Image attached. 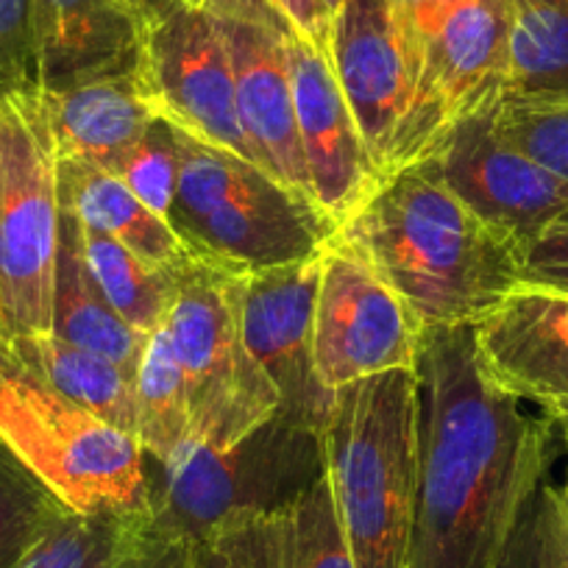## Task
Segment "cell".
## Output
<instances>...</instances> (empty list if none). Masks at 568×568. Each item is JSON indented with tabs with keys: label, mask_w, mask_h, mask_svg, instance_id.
Wrapping results in <instances>:
<instances>
[{
	"label": "cell",
	"mask_w": 568,
	"mask_h": 568,
	"mask_svg": "<svg viewBox=\"0 0 568 568\" xmlns=\"http://www.w3.org/2000/svg\"><path fill=\"white\" fill-rule=\"evenodd\" d=\"M0 346L7 348V335H3V315H0ZM9 352V348H7Z\"/></svg>",
	"instance_id": "cell-41"
},
{
	"label": "cell",
	"mask_w": 568,
	"mask_h": 568,
	"mask_svg": "<svg viewBox=\"0 0 568 568\" xmlns=\"http://www.w3.org/2000/svg\"><path fill=\"white\" fill-rule=\"evenodd\" d=\"M518 282L568 296V221L549 226L521 251Z\"/></svg>",
	"instance_id": "cell-33"
},
{
	"label": "cell",
	"mask_w": 568,
	"mask_h": 568,
	"mask_svg": "<svg viewBox=\"0 0 568 568\" xmlns=\"http://www.w3.org/2000/svg\"><path fill=\"white\" fill-rule=\"evenodd\" d=\"M136 440L154 466L171 468L193 446L187 379L165 324L151 332L134 374Z\"/></svg>",
	"instance_id": "cell-24"
},
{
	"label": "cell",
	"mask_w": 568,
	"mask_h": 568,
	"mask_svg": "<svg viewBox=\"0 0 568 568\" xmlns=\"http://www.w3.org/2000/svg\"><path fill=\"white\" fill-rule=\"evenodd\" d=\"M68 212V210H64ZM70 215V212H68ZM73 217V215H70ZM75 240L92 282L114 313L142 335L160 329L168 321L179 287V271L142 260L131 248L101 232L81 226L73 217Z\"/></svg>",
	"instance_id": "cell-25"
},
{
	"label": "cell",
	"mask_w": 568,
	"mask_h": 568,
	"mask_svg": "<svg viewBox=\"0 0 568 568\" xmlns=\"http://www.w3.org/2000/svg\"><path fill=\"white\" fill-rule=\"evenodd\" d=\"M9 363V352L3 346H0V365H7Z\"/></svg>",
	"instance_id": "cell-42"
},
{
	"label": "cell",
	"mask_w": 568,
	"mask_h": 568,
	"mask_svg": "<svg viewBox=\"0 0 568 568\" xmlns=\"http://www.w3.org/2000/svg\"><path fill=\"white\" fill-rule=\"evenodd\" d=\"M457 3L460 0H393L413 51H418L420 42L429 40L440 29V23L449 18Z\"/></svg>",
	"instance_id": "cell-37"
},
{
	"label": "cell",
	"mask_w": 568,
	"mask_h": 568,
	"mask_svg": "<svg viewBox=\"0 0 568 568\" xmlns=\"http://www.w3.org/2000/svg\"><path fill=\"white\" fill-rule=\"evenodd\" d=\"M64 507L0 444V568H14Z\"/></svg>",
	"instance_id": "cell-28"
},
{
	"label": "cell",
	"mask_w": 568,
	"mask_h": 568,
	"mask_svg": "<svg viewBox=\"0 0 568 568\" xmlns=\"http://www.w3.org/2000/svg\"><path fill=\"white\" fill-rule=\"evenodd\" d=\"M59 245V149L42 92H0V315L7 348L14 337L51 332Z\"/></svg>",
	"instance_id": "cell-7"
},
{
	"label": "cell",
	"mask_w": 568,
	"mask_h": 568,
	"mask_svg": "<svg viewBox=\"0 0 568 568\" xmlns=\"http://www.w3.org/2000/svg\"><path fill=\"white\" fill-rule=\"evenodd\" d=\"M418 505L407 568H496L555 457V420L501 390L471 326L426 329L418 363Z\"/></svg>",
	"instance_id": "cell-1"
},
{
	"label": "cell",
	"mask_w": 568,
	"mask_h": 568,
	"mask_svg": "<svg viewBox=\"0 0 568 568\" xmlns=\"http://www.w3.org/2000/svg\"><path fill=\"white\" fill-rule=\"evenodd\" d=\"M490 109L452 125L424 165L524 251L546 229L568 221V182L507 145L494 131Z\"/></svg>",
	"instance_id": "cell-12"
},
{
	"label": "cell",
	"mask_w": 568,
	"mask_h": 568,
	"mask_svg": "<svg viewBox=\"0 0 568 568\" xmlns=\"http://www.w3.org/2000/svg\"><path fill=\"white\" fill-rule=\"evenodd\" d=\"M496 568H560L555 529V488L540 485L513 529Z\"/></svg>",
	"instance_id": "cell-32"
},
{
	"label": "cell",
	"mask_w": 568,
	"mask_h": 568,
	"mask_svg": "<svg viewBox=\"0 0 568 568\" xmlns=\"http://www.w3.org/2000/svg\"><path fill=\"white\" fill-rule=\"evenodd\" d=\"M109 171L145 206L168 221L179 184V140L168 120L156 118Z\"/></svg>",
	"instance_id": "cell-30"
},
{
	"label": "cell",
	"mask_w": 568,
	"mask_h": 568,
	"mask_svg": "<svg viewBox=\"0 0 568 568\" xmlns=\"http://www.w3.org/2000/svg\"><path fill=\"white\" fill-rule=\"evenodd\" d=\"M329 62L365 149L385 176L418 81L415 51L393 0H343L332 12Z\"/></svg>",
	"instance_id": "cell-14"
},
{
	"label": "cell",
	"mask_w": 568,
	"mask_h": 568,
	"mask_svg": "<svg viewBox=\"0 0 568 568\" xmlns=\"http://www.w3.org/2000/svg\"><path fill=\"white\" fill-rule=\"evenodd\" d=\"M490 123L507 145L568 182V101L501 98L490 109Z\"/></svg>",
	"instance_id": "cell-29"
},
{
	"label": "cell",
	"mask_w": 568,
	"mask_h": 568,
	"mask_svg": "<svg viewBox=\"0 0 568 568\" xmlns=\"http://www.w3.org/2000/svg\"><path fill=\"white\" fill-rule=\"evenodd\" d=\"M273 7L284 14V20L304 42L329 57L332 12L324 7V0H273Z\"/></svg>",
	"instance_id": "cell-36"
},
{
	"label": "cell",
	"mask_w": 568,
	"mask_h": 568,
	"mask_svg": "<svg viewBox=\"0 0 568 568\" xmlns=\"http://www.w3.org/2000/svg\"><path fill=\"white\" fill-rule=\"evenodd\" d=\"M9 363L136 438L134 379L112 359L70 346L53 332H45L14 337L9 343Z\"/></svg>",
	"instance_id": "cell-22"
},
{
	"label": "cell",
	"mask_w": 568,
	"mask_h": 568,
	"mask_svg": "<svg viewBox=\"0 0 568 568\" xmlns=\"http://www.w3.org/2000/svg\"><path fill=\"white\" fill-rule=\"evenodd\" d=\"M485 374L555 424H568V296L518 282L471 326Z\"/></svg>",
	"instance_id": "cell-16"
},
{
	"label": "cell",
	"mask_w": 568,
	"mask_h": 568,
	"mask_svg": "<svg viewBox=\"0 0 568 568\" xmlns=\"http://www.w3.org/2000/svg\"><path fill=\"white\" fill-rule=\"evenodd\" d=\"M560 496H562V501H566V505H568V477H566V485H562Z\"/></svg>",
	"instance_id": "cell-43"
},
{
	"label": "cell",
	"mask_w": 568,
	"mask_h": 568,
	"mask_svg": "<svg viewBox=\"0 0 568 568\" xmlns=\"http://www.w3.org/2000/svg\"><path fill=\"white\" fill-rule=\"evenodd\" d=\"M337 234L390 284L424 332L474 326L518 284V245L424 162L382 176Z\"/></svg>",
	"instance_id": "cell-2"
},
{
	"label": "cell",
	"mask_w": 568,
	"mask_h": 568,
	"mask_svg": "<svg viewBox=\"0 0 568 568\" xmlns=\"http://www.w3.org/2000/svg\"><path fill=\"white\" fill-rule=\"evenodd\" d=\"M12 90H40L31 0H0V92Z\"/></svg>",
	"instance_id": "cell-31"
},
{
	"label": "cell",
	"mask_w": 568,
	"mask_h": 568,
	"mask_svg": "<svg viewBox=\"0 0 568 568\" xmlns=\"http://www.w3.org/2000/svg\"><path fill=\"white\" fill-rule=\"evenodd\" d=\"M555 529L557 549H560V568H568V505L562 501L560 490L555 488Z\"/></svg>",
	"instance_id": "cell-38"
},
{
	"label": "cell",
	"mask_w": 568,
	"mask_h": 568,
	"mask_svg": "<svg viewBox=\"0 0 568 568\" xmlns=\"http://www.w3.org/2000/svg\"><path fill=\"white\" fill-rule=\"evenodd\" d=\"M324 251L271 271L243 273L240 326L251 357L278 393V413L324 435L335 393L321 385L313 357L315 298Z\"/></svg>",
	"instance_id": "cell-13"
},
{
	"label": "cell",
	"mask_w": 568,
	"mask_h": 568,
	"mask_svg": "<svg viewBox=\"0 0 568 568\" xmlns=\"http://www.w3.org/2000/svg\"><path fill=\"white\" fill-rule=\"evenodd\" d=\"M136 75L156 118L262 168L240 123L221 20L179 0H140Z\"/></svg>",
	"instance_id": "cell-9"
},
{
	"label": "cell",
	"mask_w": 568,
	"mask_h": 568,
	"mask_svg": "<svg viewBox=\"0 0 568 568\" xmlns=\"http://www.w3.org/2000/svg\"><path fill=\"white\" fill-rule=\"evenodd\" d=\"M424 329L390 284L341 234L321 262L313 357L326 390L387 371H415Z\"/></svg>",
	"instance_id": "cell-11"
},
{
	"label": "cell",
	"mask_w": 568,
	"mask_h": 568,
	"mask_svg": "<svg viewBox=\"0 0 568 568\" xmlns=\"http://www.w3.org/2000/svg\"><path fill=\"white\" fill-rule=\"evenodd\" d=\"M0 444L73 513L149 516L140 440L12 363L0 365Z\"/></svg>",
	"instance_id": "cell-6"
},
{
	"label": "cell",
	"mask_w": 568,
	"mask_h": 568,
	"mask_svg": "<svg viewBox=\"0 0 568 568\" xmlns=\"http://www.w3.org/2000/svg\"><path fill=\"white\" fill-rule=\"evenodd\" d=\"M240 282L243 273L195 254L179 271L165 329L187 379L193 446H229L278 413L276 387L243 341Z\"/></svg>",
	"instance_id": "cell-8"
},
{
	"label": "cell",
	"mask_w": 568,
	"mask_h": 568,
	"mask_svg": "<svg viewBox=\"0 0 568 568\" xmlns=\"http://www.w3.org/2000/svg\"><path fill=\"white\" fill-rule=\"evenodd\" d=\"M53 335L59 341L95 352L112 359L134 379L142 348L149 335L125 324L112 304L101 296L84 265L75 240L73 217L62 206V245L57 262V291H53Z\"/></svg>",
	"instance_id": "cell-23"
},
{
	"label": "cell",
	"mask_w": 568,
	"mask_h": 568,
	"mask_svg": "<svg viewBox=\"0 0 568 568\" xmlns=\"http://www.w3.org/2000/svg\"><path fill=\"white\" fill-rule=\"evenodd\" d=\"M296 101L298 140L318 210L341 226L382 179L365 149L329 57L298 34L284 37Z\"/></svg>",
	"instance_id": "cell-15"
},
{
	"label": "cell",
	"mask_w": 568,
	"mask_h": 568,
	"mask_svg": "<svg viewBox=\"0 0 568 568\" xmlns=\"http://www.w3.org/2000/svg\"><path fill=\"white\" fill-rule=\"evenodd\" d=\"M199 555L201 546L160 532L140 518L120 568H199Z\"/></svg>",
	"instance_id": "cell-34"
},
{
	"label": "cell",
	"mask_w": 568,
	"mask_h": 568,
	"mask_svg": "<svg viewBox=\"0 0 568 568\" xmlns=\"http://www.w3.org/2000/svg\"><path fill=\"white\" fill-rule=\"evenodd\" d=\"M199 568H234V566L226 560V557L217 555L215 549H210V546H201Z\"/></svg>",
	"instance_id": "cell-39"
},
{
	"label": "cell",
	"mask_w": 568,
	"mask_h": 568,
	"mask_svg": "<svg viewBox=\"0 0 568 568\" xmlns=\"http://www.w3.org/2000/svg\"><path fill=\"white\" fill-rule=\"evenodd\" d=\"M40 90H59L136 59L140 0H31Z\"/></svg>",
	"instance_id": "cell-19"
},
{
	"label": "cell",
	"mask_w": 568,
	"mask_h": 568,
	"mask_svg": "<svg viewBox=\"0 0 568 568\" xmlns=\"http://www.w3.org/2000/svg\"><path fill=\"white\" fill-rule=\"evenodd\" d=\"M505 98L568 101V0H513Z\"/></svg>",
	"instance_id": "cell-26"
},
{
	"label": "cell",
	"mask_w": 568,
	"mask_h": 568,
	"mask_svg": "<svg viewBox=\"0 0 568 568\" xmlns=\"http://www.w3.org/2000/svg\"><path fill=\"white\" fill-rule=\"evenodd\" d=\"M206 546L234 568H354L326 474L287 507L245 518Z\"/></svg>",
	"instance_id": "cell-20"
},
{
	"label": "cell",
	"mask_w": 568,
	"mask_h": 568,
	"mask_svg": "<svg viewBox=\"0 0 568 568\" xmlns=\"http://www.w3.org/2000/svg\"><path fill=\"white\" fill-rule=\"evenodd\" d=\"M234 73V101L251 149L267 173L313 201L284 37L251 23H221Z\"/></svg>",
	"instance_id": "cell-17"
},
{
	"label": "cell",
	"mask_w": 568,
	"mask_h": 568,
	"mask_svg": "<svg viewBox=\"0 0 568 568\" xmlns=\"http://www.w3.org/2000/svg\"><path fill=\"white\" fill-rule=\"evenodd\" d=\"M184 7L204 12L221 23H251L262 26L267 31H276L282 37H291L296 31L284 20V14L273 7V0H179Z\"/></svg>",
	"instance_id": "cell-35"
},
{
	"label": "cell",
	"mask_w": 568,
	"mask_h": 568,
	"mask_svg": "<svg viewBox=\"0 0 568 568\" xmlns=\"http://www.w3.org/2000/svg\"><path fill=\"white\" fill-rule=\"evenodd\" d=\"M321 440L354 568H407L420 455L415 371L337 387Z\"/></svg>",
	"instance_id": "cell-3"
},
{
	"label": "cell",
	"mask_w": 568,
	"mask_h": 568,
	"mask_svg": "<svg viewBox=\"0 0 568 568\" xmlns=\"http://www.w3.org/2000/svg\"><path fill=\"white\" fill-rule=\"evenodd\" d=\"M562 440H566V446H568V424H562Z\"/></svg>",
	"instance_id": "cell-44"
},
{
	"label": "cell",
	"mask_w": 568,
	"mask_h": 568,
	"mask_svg": "<svg viewBox=\"0 0 568 568\" xmlns=\"http://www.w3.org/2000/svg\"><path fill=\"white\" fill-rule=\"evenodd\" d=\"M324 474L321 435L273 413L234 444L193 446L171 468L149 460L145 521L160 532L206 546L245 518L287 507Z\"/></svg>",
	"instance_id": "cell-5"
},
{
	"label": "cell",
	"mask_w": 568,
	"mask_h": 568,
	"mask_svg": "<svg viewBox=\"0 0 568 568\" xmlns=\"http://www.w3.org/2000/svg\"><path fill=\"white\" fill-rule=\"evenodd\" d=\"M140 518L62 510L14 568H120Z\"/></svg>",
	"instance_id": "cell-27"
},
{
	"label": "cell",
	"mask_w": 568,
	"mask_h": 568,
	"mask_svg": "<svg viewBox=\"0 0 568 568\" xmlns=\"http://www.w3.org/2000/svg\"><path fill=\"white\" fill-rule=\"evenodd\" d=\"M341 3H343V0H324V7L329 9V12H335V9L341 7Z\"/></svg>",
	"instance_id": "cell-40"
},
{
	"label": "cell",
	"mask_w": 568,
	"mask_h": 568,
	"mask_svg": "<svg viewBox=\"0 0 568 568\" xmlns=\"http://www.w3.org/2000/svg\"><path fill=\"white\" fill-rule=\"evenodd\" d=\"M59 160L112 168L154 125L136 59L125 68L87 75L59 90H40Z\"/></svg>",
	"instance_id": "cell-18"
},
{
	"label": "cell",
	"mask_w": 568,
	"mask_h": 568,
	"mask_svg": "<svg viewBox=\"0 0 568 568\" xmlns=\"http://www.w3.org/2000/svg\"><path fill=\"white\" fill-rule=\"evenodd\" d=\"M59 190L62 206L81 226L118 240L142 260L171 271H179L193 260L176 229L142 204L106 168L59 160Z\"/></svg>",
	"instance_id": "cell-21"
},
{
	"label": "cell",
	"mask_w": 568,
	"mask_h": 568,
	"mask_svg": "<svg viewBox=\"0 0 568 568\" xmlns=\"http://www.w3.org/2000/svg\"><path fill=\"white\" fill-rule=\"evenodd\" d=\"M179 184L168 223L190 254L256 273L321 254L337 226L293 187L240 154L176 129Z\"/></svg>",
	"instance_id": "cell-4"
},
{
	"label": "cell",
	"mask_w": 568,
	"mask_h": 568,
	"mask_svg": "<svg viewBox=\"0 0 568 568\" xmlns=\"http://www.w3.org/2000/svg\"><path fill=\"white\" fill-rule=\"evenodd\" d=\"M513 0H460L415 51L418 81L393 142L387 173L424 162L468 114L505 98Z\"/></svg>",
	"instance_id": "cell-10"
}]
</instances>
